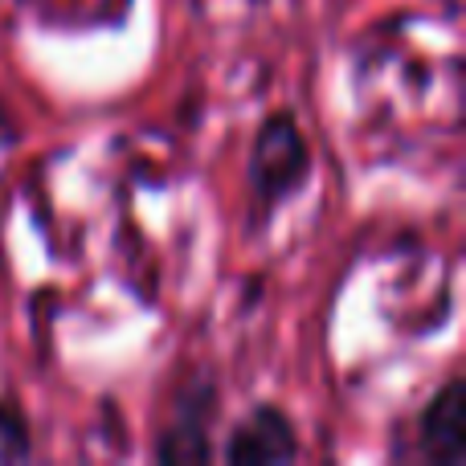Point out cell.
<instances>
[{"label": "cell", "mask_w": 466, "mask_h": 466, "mask_svg": "<svg viewBox=\"0 0 466 466\" xmlns=\"http://www.w3.org/2000/svg\"><path fill=\"white\" fill-rule=\"evenodd\" d=\"M249 172H254V185L266 201H282L287 193H295V188L303 185L307 144H303V136H299L290 115H274L270 123H262Z\"/></svg>", "instance_id": "6da1fadb"}, {"label": "cell", "mask_w": 466, "mask_h": 466, "mask_svg": "<svg viewBox=\"0 0 466 466\" xmlns=\"http://www.w3.org/2000/svg\"><path fill=\"white\" fill-rule=\"evenodd\" d=\"M295 454H299L295 430L279 410H258L246 426H238V434L226 446V459L233 466H274V462H290Z\"/></svg>", "instance_id": "7a4b0ae2"}, {"label": "cell", "mask_w": 466, "mask_h": 466, "mask_svg": "<svg viewBox=\"0 0 466 466\" xmlns=\"http://www.w3.org/2000/svg\"><path fill=\"white\" fill-rule=\"evenodd\" d=\"M421 446L434 462H462L466 451V389L462 380H451L442 393L430 401V410L421 413Z\"/></svg>", "instance_id": "3957f363"}, {"label": "cell", "mask_w": 466, "mask_h": 466, "mask_svg": "<svg viewBox=\"0 0 466 466\" xmlns=\"http://www.w3.org/2000/svg\"><path fill=\"white\" fill-rule=\"evenodd\" d=\"M164 462H205L209 459V434L201 426H177L160 442Z\"/></svg>", "instance_id": "277c9868"}]
</instances>
